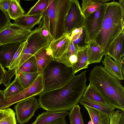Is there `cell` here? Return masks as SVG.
<instances>
[{
	"instance_id": "cell-43",
	"label": "cell",
	"mask_w": 124,
	"mask_h": 124,
	"mask_svg": "<svg viewBox=\"0 0 124 124\" xmlns=\"http://www.w3.org/2000/svg\"><path fill=\"white\" fill-rule=\"evenodd\" d=\"M41 32L42 35L45 37H48L50 36L49 32L47 30L41 29Z\"/></svg>"
},
{
	"instance_id": "cell-33",
	"label": "cell",
	"mask_w": 124,
	"mask_h": 124,
	"mask_svg": "<svg viewBox=\"0 0 124 124\" xmlns=\"http://www.w3.org/2000/svg\"><path fill=\"white\" fill-rule=\"evenodd\" d=\"M109 1V0H101L100 2L94 4L89 7L82 12L85 18L97 10L103 4Z\"/></svg>"
},
{
	"instance_id": "cell-30",
	"label": "cell",
	"mask_w": 124,
	"mask_h": 124,
	"mask_svg": "<svg viewBox=\"0 0 124 124\" xmlns=\"http://www.w3.org/2000/svg\"><path fill=\"white\" fill-rule=\"evenodd\" d=\"M81 108L78 104L70 110L69 114L70 124H84L80 110Z\"/></svg>"
},
{
	"instance_id": "cell-37",
	"label": "cell",
	"mask_w": 124,
	"mask_h": 124,
	"mask_svg": "<svg viewBox=\"0 0 124 124\" xmlns=\"http://www.w3.org/2000/svg\"><path fill=\"white\" fill-rule=\"evenodd\" d=\"M11 0H0V7L7 12L9 7Z\"/></svg>"
},
{
	"instance_id": "cell-17",
	"label": "cell",
	"mask_w": 124,
	"mask_h": 124,
	"mask_svg": "<svg viewBox=\"0 0 124 124\" xmlns=\"http://www.w3.org/2000/svg\"><path fill=\"white\" fill-rule=\"evenodd\" d=\"M77 47L70 39V44L66 50L56 61L64 64L67 67H71L77 61Z\"/></svg>"
},
{
	"instance_id": "cell-38",
	"label": "cell",
	"mask_w": 124,
	"mask_h": 124,
	"mask_svg": "<svg viewBox=\"0 0 124 124\" xmlns=\"http://www.w3.org/2000/svg\"><path fill=\"white\" fill-rule=\"evenodd\" d=\"M13 111L9 108L0 111V121L8 116Z\"/></svg>"
},
{
	"instance_id": "cell-41",
	"label": "cell",
	"mask_w": 124,
	"mask_h": 124,
	"mask_svg": "<svg viewBox=\"0 0 124 124\" xmlns=\"http://www.w3.org/2000/svg\"><path fill=\"white\" fill-rule=\"evenodd\" d=\"M6 71L0 63V84H2Z\"/></svg>"
},
{
	"instance_id": "cell-5",
	"label": "cell",
	"mask_w": 124,
	"mask_h": 124,
	"mask_svg": "<svg viewBox=\"0 0 124 124\" xmlns=\"http://www.w3.org/2000/svg\"><path fill=\"white\" fill-rule=\"evenodd\" d=\"M52 40L50 36L45 37L43 36L39 28L31 31L22 52L13 64L8 68L9 74L12 76L15 75L18 69L24 62L41 49L47 47Z\"/></svg>"
},
{
	"instance_id": "cell-29",
	"label": "cell",
	"mask_w": 124,
	"mask_h": 124,
	"mask_svg": "<svg viewBox=\"0 0 124 124\" xmlns=\"http://www.w3.org/2000/svg\"><path fill=\"white\" fill-rule=\"evenodd\" d=\"M38 72L36 62L34 55L24 62L18 69L16 73Z\"/></svg>"
},
{
	"instance_id": "cell-22",
	"label": "cell",
	"mask_w": 124,
	"mask_h": 124,
	"mask_svg": "<svg viewBox=\"0 0 124 124\" xmlns=\"http://www.w3.org/2000/svg\"><path fill=\"white\" fill-rule=\"evenodd\" d=\"M101 61L103 67L111 75L119 80L124 79L123 76L120 63L113 60L110 57L106 54Z\"/></svg>"
},
{
	"instance_id": "cell-10",
	"label": "cell",
	"mask_w": 124,
	"mask_h": 124,
	"mask_svg": "<svg viewBox=\"0 0 124 124\" xmlns=\"http://www.w3.org/2000/svg\"><path fill=\"white\" fill-rule=\"evenodd\" d=\"M40 108L37 99L34 96L18 102L14 107L17 122L23 124L28 122Z\"/></svg>"
},
{
	"instance_id": "cell-23",
	"label": "cell",
	"mask_w": 124,
	"mask_h": 124,
	"mask_svg": "<svg viewBox=\"0 0 124 124\" xmlns=\"http://www.w3.org/2000/svg\"><path fill=\"white\" fill-rule=\"evenodd\" d=\"M83 106L89 114L92 124H109V119L108 115L96 109Z\"/></svg>"
},
{
	"instance_id": "cell-44",
	"label": "cell",
	"mask_w": 124,
	"mask_h": 124,
	"mask_svg": "<svg viewBox=\"0 0 124 124\" xmlns=\"http://www.w3.org/2000/svg\"><path fill=\"white\" fill-rule=\"evenodd\" d=\"M120 124H124V112L121 116Z\"/></svg>"
},
{
	"instance_id": "cell-18",
	"label": "cell",
	"mask_w": 124,
	"mask_h": 124,
	"mask_svg": "<svg viewBox=\"0 0 124 124\" xmlns=\"http://www.w3.org/2000/svg\"><path fill=\"white\" fill-rule=\"evenodd\" d=\"M47 47L41 49L34 55L37 64L38 72L39 75L42 74L47 66L51 62L54 61L52 55L46 51Z\"/></svg>"
},
{
	"instance_id": "cell-25",
	"label": "cell",
	"mask_w": 124,
	"mask_h": 124,
	"mask_svg": "<svg viewBox=\"0 0 124 124\" xmlns=\"http://www.w3.org/2000/svg\"><path fill=\"white\" fill-rule=\"evenodd\" d=\"M82 97L90 101L107 103L97 90L90 84L86 86Z\"/></svg>"
},
{
	"instance_id": "cell-14",
	"label": "cell",
	"mask_w": 124,
	"mask_h": 124,
	"mask_svg": "<svg viewBox=\"0 0 124 124\" xmlns=\"http://www.w3.org/2000/svg\"><path fill=\"white\" fill-rule=\"evenodd\" d=\"M106 54L119 62L124 55V31L112 41Z\"/></svg>"
},
{
	"instance_id": "cell-4",
	"label": "cell",
	"mask_w": 124,
	"mask_h": 124,
	"mask_svg": "<svg viewBox=\"0 0 124 124\" xmlns=\"http://www.w3.org/2000/svg\"><path fill=\"white\" fill-rule=\"evenodd\" d=\"M71 0H49L38 28L47 30L52 40L57 39L65 34V20Z\"/></svg>"
},
{
	"instance_id": "cell-16",
	"label": "cell",
	"mask_w": 124,
	"mask_h": 124,
	"mask_svg": "<svg viewBox=\"0 0 124 124\" xmlns=\"http://www.w3.org/2000/svg\"><path fill=\"white\" fill-rule=\"evenodd\" d=\"M77 61L71 67L73 73L74 75L80 70L87 68L89 64L87 56V44L82 46H77Z\"/></svg>"
},
{
	"instance_id": "cell-46",
	"label": "cell",
	"mask_w": 124,
	"mask_h": 124,
	"mask_svg": "<svg viewBox=\"0 0 124 124\" xmlns=\"http://www.w3.org/2000/svg\"></svg>"
},
{
	"instance_id": "cell-19",
	"label": "cell",
	"mask_w": 124,
	"mask_h": 124,
	"mask_svg": "<svg viewBox=\"0 0 124 124\" xmlns=\"http://www.w3.org/2000/svg\"><path fill=\"white\" fill-rule=\"evenodd\" d=\"M69 114L67 111L56 112L46 111L39 114L32 124H46L58 118H65Z\"/></svg>"
},
{
	"instance_id": "cell-1",
	"label": "cell",
	"mask_w": 124,
	"mask_h": 124,
	"mask_svg": "<svg viewBox=\"0 0 124 124\" xmlns=\"http://www.w3.org/2000/svg\"><path fill=\"white\" fill-rule=\"evenodd\" d=\"M86 72L74 75L59 88L42 92L38 99L40 108L54 112L69 111L78 104L86 87Z\"/></svg>"
},
{
	"instance_id": "cell-34",
	"label": "cell",
	"mask_w": 124,
	"mask_h": 124,
	"mask_svg": "<svg viewBox=\"0 0 124 124\" xmlns=\"http://www.w3.org/2000/svg\"><path fill=\"white\" fill-rule=\"evenodd\" d=\"M124 112L118 109L110 115L108 116L109 124H120L121 117Z\"/></svg>"
},
{
	"instance_id": "cell-21",
	"label": "cell",
	"mask_w": 124,
	"mask_h": 124,
	"mask_svg": "<svg viewBox=\"0 0 124 124\" xmlns=\"http://www.w3.org/2000/svg\"><path fill=\"white\" fill-rule=\"evenodd\" d=\"M87 44L88 46L87 56L89 64L100 63L104 55L100 45L95 40L90 41Z\"/></svg>"
},
{
	"instance_id": "cell-3",
	"label": "cell",
	"mask_w": 124,
	"mask_h": 124,
	"mask_svg": "<svg viewBox=\"0 0 124 124\" xmlns=\"http://www.w3.org/2000/svg\"><path fill=\"white\" fill-rule=\"evenodd\" d=\"M124 10L114 0L107 3L102 26L95 40L104 55L110 44L124 31Z\"/></svg>"
},
{
	"instance_id": "cell-13",
	"label": "cell",
	"mask_w": 124,
	"mask_h": 124,
	"mask_svg": "<svg viewBox=\"0 0 124 124\" xmlns=\"http://www.w3.org/2000/svg\"><path fill=\"white\" fill-rule=\"evenodd\" d=\"M22 43L18 42L7 43L2 45L0 50V63L4 68H9Z\"/></svg>"
},
{
	"instance_id": "cell-31",
	"label": "cell",
	"mask_w": 124,
	"mask_h": 124,
	"mask_svg": "<svg viewBox=\"0 0 124 124\" xmlns=\"http://www.w3.org/2000/svg\"><path fill=\"white\" fill-rule=\"evenodd\" d=\"M49 0H39L25 14L27 15H33L43 14L47 7Z\"/></svg>"
},
{
	"instance_id": "cell-45",
	"label": "cell",
	"mask_w": 124,
	"mask_h": 124,
	"mask_svg": "<svg viewBox=\"0 0 124 124\" xmlns=\"http://www.w3.org/2000/svg\"><path fill=\"white\" fill-rule=\"evenodd\" d=\"M1 46L0 45V47Z\"/></svg>"
},
{
	"instance_id": "cell-8",
	"label": "cell",
	"mask_w": 124,
	"mask_h": 124,
	"mask_svg": "<svg viewBox=\"0 0 124 124\" xmlns=\"http://www.w3.org/2000/svg\"><path fill=\"white\" fill-rule=\"evenodd\" d=\"M44 90L42 74L39 75L29 86L19 93L9 97H5L4 107L8 108L18 102L33 96L39 95Z\"/></svg>"
},
{
	"instance_id": "cell-27",
	"label": "cell",
	"mask_w": 124,
	"mask_h": 124,
	"mask_svg": "<svg viewBox=\"0 0 124 124\" xmlns=\"http://www.w3.org/2000/svg\"><path fill=\"white\" fill-rule=\"evenodd\" d=\"M15 76V79L5 89L3 90L5 97L14 95L24 89L17 77Z\"/></svg>"
},
{
	"instance_id": "cell-9",
	"label": "cell",
	"mask_w": 124,
	"mask_h": 124,
	"mask_svg": "<svg viewBox=\"0 0 124 124\" xmlns=\"http://www.w3.org/2000/svg\"><path fill=\"white\" fill-rule=\"evenodd\" d=\"M85 17L77 0H71L65 22V34L70 35L74 30L84 27Z\"/></svg>"
},
{
	"instance_id": "cell-20",
	"label": "cell",
	"mask_w": 124,
	"mask_h": 124,
	"mask_svg": "<svg viewBox=\"0 0 124 124\" xmlns=\"http://www.w3.org/2000/svg\"><path fill=\"white\" fill-rule=\"evenodd\" d=\"M79 103L83 106H86L96 109L109 116L115 112L116 108L107 103H104L90 101L82 97Z\"/></svg>"
},
{
	"instance_id": "cell-40",
	"label": "cell",
	"mask_w": 124,
	"mask_h": 124,
	"mask_svg": "<svg viewBox=\"0 0 124 124\" xmlns=\"http://www.w3.org/2000/svg\"><path fill=\"white\" fill-rule=\"evenodd\" d=\"M5 97L3 90H0V110H2L5 109L4 107V101Z\"/></svg>"
},
{
	"instance_id": "cell-24",
	"label": "cell",
	"mask_w": 124,
	"mask_h": 124,
	"mask_svg": "<svg viewBox=\"0 0 124 124\" xmlns=\"http://www.w3.org/2000/svg\"><path fill=\"white\" fill-rule=\"evenodd\" d=\"M69 37L77 47V46H82L87 44L85 43L86 34L84 27L73 30Z\"/></svg>"
},
{
	"instance_id": "cell-39",
	"label": "cell",
	"mask_w": 124,
	"mask_h": 124,
	"mask_svg": "<svg viewBox=\"0 0 124 124\" xmlns=\"http://www.w3.org/2000/svg\"><path fill=\"white\" fill-rule=\"evenodd\" d=\"M65 118H60L46 124H68L66 122Z\"/></svg>"
},
{
	"instance_id": "cell-12",
	"label": "cell",
	"mask_w": 124,
	"mask_h": 124,
	"mask_svg": "<svg viewBox=\"0 0 124 124\" xmlns=\"http://www.w3.org/2000/svg\"><path fill=\"white\" fill-rule=\"evenodd\" d=\"M69 36L64 34L56 40H52L46 49L51 54L54 61H56L66 50L70 44Z\"/></svg>"
},
{
	"instance_id": "cell-28",
	"label": "cell",
	"mask_w": 124,
	"mask_h": 124,
	"mask_svg": "<svg viewBox=\"0 0 124 124\" xmlns=\"http://www.w3.org/2000/svg\"><path fill=\"white\" fill-rule=\"evenodd\" d=\"M15 75L18 78L24 89L30 85L39 75L38 72L16 73Z\"/></svg>"
},
{
	"instance_id": "cell-26",
	"label": "cell",
	"mask_w": 124,
	"mask_h": 124,
	"mask_svg": "<svg viewBox=\"0 0 124 124\" xmlns=\"http://www.w3.org/2000/svg\"><path fill=\"white\" fill-rule=\"evenodd\" d=\"M20 0H11L7 12L10 19L15 20L24 15V11L20 5Z\"/></svg>"
},
{
	"instance_id": "cell-15",
	"label": "cell",
	"mask_w": 124,
	"mask_h": 124,
	"mask_svg": "<svg viewBox=\"0 0 124 124\" xmlns=\"http://www.w3.org/2000/svg\"><path fill=\"white\" fill-rule=\"evenodd\" d=\"M43 16V14L33 15L25 14L14 20L13 23L24 29L31 31L35 25L40 23Z\"/></svg>"
},
{
	"instance_id": "cell-2",
	"label": "cell",
	"mask_w": 124,
	"mask_h": 124,
	"mask_svg": "<svg viewBox=\"0 0 124 124\" xmlns=\"http://www.w3.org/2000/svg\"><path fill=\"white\" fill-rule=\"evenodd\" d=\"M90 84L108 104L124 112V88L121 82L101 65L94 66L89 75Z\"/></svg>"
},
{
	"instance_id": "cell-35",
	"label": "cell",
	"mask_w": 124,
	"mask_h": 124,
	"mask_svg": "<svg viewBox=\"0 0 124 124\" xmlns=\"http://www.w3.org/2000/svg\"><path fill=\"white\" fill-rule=\"evenodd\" d=\"M0 124H16L15 114L14 111L8 116L0 121Z\"/></svg>"
},
{
	"instance_id": "cell-7",
	"label": "cell",
	"mask_w": 124,
	"mask_h": 124,
	"mask_svg": "<svg viewBox=\"0 0 124 124\" xmlns=\"http://www.w3.org/2000/svg\"><path fill=\"white\" fill-rule=\"evenodd\" d=\"M107 3L102 5L97 10L85 18L84 27L86 34L85 42L95 40L102 28Z\"/></svg>"
},
{
	"instance_id": "cell-32",
	"label": "cell",
	"mask_w": 124,
	"mask_h": 124,
	"mask_svg": "<svg viewBox=\"0 0 124 124\" xmlns=\"http://www.w3.org/2000/svg\"><path fill=\"white\" fill-rule=\"evenodd\" d=\"M11 23L7 12L0 7V32Z\"/></svg>"
},
{
	"instance_id": "cell-36",
	"label": "cell",
	"mask_w": 124,
	"mask_h": 124,
	"mask_svg": "<svg viewBox=\"0 0 124 124\" xmlns=\"http://www.w3.org/2000/svg\"><path fill=\"white\" fill-rule=\"evenodd\" d=\"M101 0H83L81 4V10L82 12L91 5L99 2Z\"/></svg>"
},
{
	"instance_id": "cell-6",
	"label": "cell",
	"mask_w": 124,
	"mask_h": 124,
	"mask_svg": "<svg viewBox=\"0 0 124 124\" xmlns=\"http://www.w3.org/2000/svg\"><path fill=\"white\" fill-rule=\"evenodd\" d=\"M42 75L44 91H47L62 86L75 75L71 67H68L62 63L54 61L45 68Z\"/></svg>"
},
{
	"instance_id": "cell-42",
	"label": "cell",
	"mask_w": 124,
	"mask_h": 124,
	"mask_svg": "<svg viewBox=\"0 0 124 124\" xmlns=\"http://www.w3.org/2000/svg\"><path fill=\"white\" fill-rule=\"evenodd\" d=\"M124 57H123L122 58L119 62L120 63L121 71L123 76H124Z\"/></svg>"
},
{
	"instance_id": "cell-11",
	"label": "cell",
	"mask_w": 124,
	"mask_h": 124,
	"mask_svg": "<svg viewBox=\"0 0 124 124\" xmlns=\"http://www.w3.org/2000/svg\"><path fill=\"white\" fill-rule=\"evenodd\" d=\"M31 31L24 29L13 23H11L0 32L1 46L7 44L22 42L26 40Z\"/></svg>"
}]
</instances>
